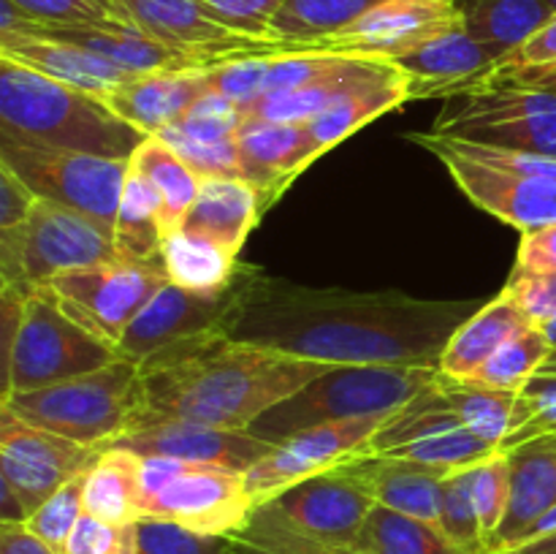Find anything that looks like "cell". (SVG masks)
Returning a JSON list of instances; mask_svg holds the SVG:
<instances>
[{
  "label": "cell",
  "instance_id": "48",
  "mask_svg": "<svg viewBox=\"0 0 556 554\" xmlns=\"http://www.w3.org/2000/svg\"><path fill=\"white\" fill-rule=\"evenodd\" d=\"M201 3L206 5L212 20L226 25L228 30L258 38V41H269L271 20L286 0H201Z\"/></svg>",
  "mask_w": 556,
  "mask_h": 554
},
{
  "label": "cell",
  "instance_id": "59",
  "mask_svg": "<svg viewBox=\"0 0 556 554\" xmlns=\"http://www.w3.org/2000/svg\"><path fill=\"white\" fill-rule=\"evenodd\" d=\"M546 3H548V9H552L554 14H556V0H546Z\"/></svg>",
  "mask_w": 556,
  "mask_h": 554
},
{
  "label": "cell",
  "instance_id": "46",
  "mask_svg": "<svg viewBox=\"0 0 556 554\" xmlns=\"http://www.w3.org/2000/svg\"><path fill=\"white\" fill-rule=\"evenodd\" d=\"M244 123V114L239 103L223 96L217 90H206L199 101L190 106L177 125L182 134L193 136V139H231L237 136L239 125Z\"/></svg>",
  "mask_w": 556,
  "mask_h": 554
},
{
  "label": "cell",
  "instance_id": "31",
  "mask_svg": "<svg viewBox=\"0 0 556 554\" xmlns=\"http://www.w3.org/2000/svg\"><path fill=\"white\" fill-rule=\"evenodd\" d=\"M161 255L168 280L199 293L226 291L248 269L231 250L182 228L163 239Z\"/></svg>",
  "mask_w": 556,
  "mask_h": 554
},
{
  "label": "cell",
  "instance_id": "4",
  "mask_svg": "<svg viewBox=\"0 0 556 554\" xmlns=\"http://www.w3.org/2000/svg\"><path fill=\"white\" fill-rule=\"evenodd\" d=\"M440 378V367H331L293 396L282 400L250 424L248 432L266 443H286L309 427L342 418L396 413Z\"/></svg>",
  "mask_w": 556,
  "mask_h": 554
},
{
  "label": "cell",
  "instance_id": "10",
  "mask_svg": "<svg viewBox=\"0 0 556 554\" xmlns=\"http://www.w3.org/2000/svg\"><path fill=\"white\" fill-rule=\"evenodd\" d=\"M168 282L161 264L109 261V264L68 269L49 282L65 313L101 340L117 345L136 315Z\"/></svg>",
  "mask_w": 556,
  "mask_h": 554
},
{
  "label": "cell",
  "instance_id": "47",
  "mask_svg": "<svg viewBox=\"0 0 556 554\" xmlns=\"http://www.w3.org/2000/svg\"><path fill=\"white\" fill-rule=\"evenodd\" d=\"M63 554H139V530L134 525H112L85 514L71 532Z\"/></svg>",
  "mask_w": 556,
  "mask_h": 554
},
{
  "label": "cell",
  "instance_id": "21",
  "mask_svg": "<svg viewBox=\"0 0 556 554\" xmlns=\"http://www.w3.org/2000/svg\"><path fill=\"white\" fill-rule=\"evenodd\" d=\"M391 65L407 76L410 98H451L492 79L500 58L459 25L391 60Z\"/></svg>",
  "mask_w": 556,
  "mask_h": 554
},
{
  "label": "cell",
  "instance_id": "56",
  "mask_svg": "<svg viewBox=\"0 0 556 554\" xmlns=\"http://www.w3.org/2000/svg\"><path fill=\"white\" fill-rule=\"evenodd\" d=\"M492 79H510L521 81V85L543 87V90L556 92V65H546V68H521V71H497Z\"/></svg>",
  "mask_w": 556,
  "mask_h": 554
},
{
  "label": "cell",
  "instance_id": "42",
  "mask_svg": "<svg viewBox=\"0 0 556 554\" xmlns=\"http://www.w3.org/2000/svg\"><path fill=\"white\" fill-rule=\"evenodd\" d=\"M472 500L489 552L497 554V538L510 508V462L505 451H494L472 467Z\"/></svg>",
  "mask_w": 556,
  "mask_h": 554
},
{
  "label": "cell",
  "instance_id": "53",
  "mask_svg": "<svg viewBox=\"0 0 556 554\" xmlns=\"http://www.w3.org/2000/svg\"><path fill=\"white\" fill-rule=\"evenodd\" d=\"M36 201L38 196L27 188L25 179L9 163L0 161V231L20 226L30 215Z\"/></svg>",
  "mask_w": 556,
  "mask_h": 554
},
{
  "label": "cell",
  "instance_id": "17",
  "mask_svg": "<svg viewBox=\"0 0 556 554\" xmlns=\"http://www.w3.org/2000/svg\"><path fill=\"white\" fill-rule=\"evenodd\" d=\"M459 25L456 0H386L337 36L309 43L304 52L351 54L391 63Z\"/></svg>",
  "mask_w": 556,
  "mask_h": 554
},
{
  "label": "cell",
  "instance_id": "26",
  "mask_svg": "<svg viewBox=\"0 0 556 554\" xmlns=\"http://www.w3.org/2000/svg\"><path fill=\"white\" fill-rule=\"evenodd\" d=\"M206 90H212L206 68L155 71L130 76L125 85L109 92L106 103L119 117L155 136L157 130L179 123Z\"/></svg>",
  "mask_w": 556,
  "mask_h": 554
},
{
  "label": "cell",
  "instance_id": "20",
  "mask_svg": "<svg viewBox=\"0 0 556 554\" xmlns=\"http://www.w3.org/2000/svg\"><path fill=\"white\" fill-rule=\"evenodd\" d=\"M288 521L315 538L353 549L375 498L362 478L353 476L345 465L318 473L313 478L293 483L275 500H269Z\"/></svg>",
  "mask_w": 556,
  "mask_h": 554
},
{
  "label": "cell",
  "instance_id": "41",
  "mask_svg": "<svg viewBox=\"0 0 556 554\" xmlns=\"http://www.w3.org/2000/svg\"><path fill=\"white\" fill-rule=\"evenodd\" d=\"M472 467H459L445 476L443 500H440V530L462 554H492L483 538L481 521H478L476 500H472Z\"/></svg>",
  "mask_w": 556,
  "mask_h": 554
},
{
  "label": "cell",
  "instance_id": "18",
  "mask_svg": "<svg viewBox=\"0 0 556 554\" xmlns=\"http://www.w3.org/2000/svg\"><path fill=\"white\" fill-rule=\"evenodd\" d=\"M112 9L117 20L130 22L155 41L193 54L206 65H217L239 54L277 52L275 43L239 36L212 20L201 0H112Z\"/></svg>",
  "mask_w": 556,
  "mask_h": 554
},
{
  "label": "cell",
  "instance_id": "54",
  "mask_svg": "<svg viewBox=\"0 0 556 554\" xmlns=\"http://www.w3.org/2000/svg\"><path fill=\"white\" fill-rule=\"evenodd\" d=\"M546 65H556V14L530 41L521 43L516 52L500 63L497 71H521V68H546ZM494 71V74H497Z\"/></svg>",
  "mask_w": 556,
  "mask_h": 554
},
{
  "label": "cell",
  "instance_id": "35",
  "mask_svg": "<svg viewBox=\"0 0 556 554\" xmlns=\"http://www.w3.org/2000/svg\"><path fill=\"white\" fill-rule=\"evenodd\" d=\"M410 101V81L405 74L394 76L389 81H380V85H369L364 90L351 92V96L340 98L337 103H331L326 112H320L313 123H307L309 134H313L315 147H318L320 155H326L329 150H334L340 141H345L348 136L356 134L358 128L369 125L372 119L383 117L391 109H400L402 103Z\"/></svg>",
  "mask_w": 556,
  "mask_h": 554
},
{
  "label": "cell",
  "instance_id": "2",
  "mask_svg": "<svg viewBox=\"0 0 556 554\" xmlns=\"http://www.w3.org/2000/svg\"><path fill=\"white\" fill-rule=\"evenodd\" d=\"M139 369L141 407L134 416L250 429L255 418L329 373L331 364L212 331L152 353Z\"/></svg>",
  "mask_w": 556,
  "mask_h": 554
},
{
  "label": "cell",
  "instance_id": "43",
  "mask_svg": "<svg viewBox=\"0 0 556 554\" xmlns=\"http://www.w3.org/2000/svg\"><path fill=\"white\" fill-rule=\"evenodd\" d=\"M157 139L172 147L199 179H244L237 136L231 139H193L177 125L157 130Z\"/></svg>",
  "mask_w": 556,
  "mask_h": 554
},
{
  "label": "cell",
  "instance_id": "1",
  "mask_svg": "<svg viewBox=\"0 0 556 554\" xmlns=\"http://www.w3.org/2000/svg\"><path fill=\"white\" fill-rule=\"evenodd\" d=\"M478 302L307 288L255 272L223 335L331 367H438Z\"/></svg>",
  "mask_w": 556,
  "mask_h": 554
},
{
  "label": "cell",
  "instance_id": "25",
  "mask_svg": "<svg viewBox=\"0 0 556 554\" xmlns=\"http://www.w3.org/2000/svg\"><path fill=\"white\" fill-rule=\"evenodd\" d=\"M510 462V508L497 538V554L519 546L532 527L556 508V435L525 440L505 451Z\"/></svg>",
  "mask_w": 556,
  "mask_h": 554
},
{
  "label": "cell",
  "instance_id": "45",
  "mask_svg": "<svg viewBox=\"0 0 556 554\" xmlns=\"http://www.w3.org/2000/svg\"><path fill=\"white\" fill-rule=\"evenodd\" d=\"M139 554H228L231 536H204L163 519H139Z\"/></svg>",
  "mask_w": 556,
  "mask_h": 554
},
{
  "label": "cell",
  "instance_id": "38",
  "mask_svg": "<svg viewBox=\"0 0 556 554\" xmlns=\"http://www.w3.org/2000/svg\"><path fill=\"white\" fill-rule=\"evenodd\" d=\"M130 166L136 172H141L147 177V182L157 190L163 204V234H174L182 228L185 215L193 206L195 196H199L201 179L190 172L188 163L172 150V147L163 144L157 136H150L144 144L139 147L134 158H130Z\"/></svg>",
  "mask_w": 556,
  "mask_h": 554
},
{
  "label": "cell",
  "instance_id": "23",
  "mask_svg": "<svg viewBox=\"0 0 556 554\" xmlns=\"http://www.w3.org/2000/svg\"><path fill=\"white\" fill-rule=\"evenodd\" d=\"M402 71L391 65L389 60H372V58H351L345 54L340 65L331 74L320 76V79L309 81V85L293 87V90H277L266 92V96L255 98L253 103L242 109L244 117L271 119V123H313L320 112L337 103L340 98L351 96V92L364 90L369 85H380Z\"/></svg>",
  "mask_w": 556,
  "mask_h": 554
},
{
  "label": "cell",
  "instance_id": "19",
  "mask_svg": "<svg viewBox=\"0 0 556 554\" xmlns=\"http://www.w3.org/2000/svg\"><path fill=\"white\" fill-rule=\"evenodd\" d=\"M106 449H125L139 456L161 454L185 462H210L244 473L264 459L275 443L255 438L248 429L212 427V424L182 421V418L134 416L128 432L112 440Z\"/></svg>",
  "mask_w": 556,
  "mask_h": 554
},
{
  "label": "cell",
  "instance_id": "49",
  "mask_svg": "<svg viewBox=\"0 0 556 554\" xmlns=\"http://www.w3.org/2000/svg\"><path fill=\"white\" fill-rule=\"evenodd\" d=\"M448 144L454 147L459 155L470 158V161L481 163V166L497 168V172H505V174H519V177H538V179H552V182H556V158L503 150V147L470 144V141H459V139H448Z\"/></svg>",
  "mask_w": 556,
  "mask_h": 554
},
{
  "label": "cell",
  "instance_id": "37",
  "mask_svg": "<svg viewBox=\"0 0 556 554\" xmlns=\"http://www.w3.org/2000/svg\"><path fill=\"white\" fill-rule=\"evenodd\" d=\"M358 554H462L440 525L375 503L353 543Z\"/></svg>",
  "mask_w": 556,
  "mask_h": 554
},
{
  "label": "cell",
  "instance_id": "33",
  "mask_svg": "<svg viewBox=\"0 0 556 554\" xmlns=\"http://www.w3.org/2000/svg\"><path fill=\"white\" fill-rule=\"evenodd\" d=\"M163 204L157 190L147 182L141 172L128 166L123 199L117 210V226H114V248L117 255L136 264H161L163 266Z\"/></svg>",
  "mask_w": 556,
  "mask_h": 554
},
{
  "label": "cell",
  "instance_id": "9",
  "mask_svg": "<svg viewBox=\"0 0 556 554\" xmlns=\"http://www.w3.org/2000/svg\"><path fill=\"white\" fill-rule=\"evenodd\" d=\"M0 161L9 163L38 199L54 201L90 217L114 239L130 161L22 144L5 136H0Z\"/></svg>",
  "mask_w": 556,
  "mask_h": 554
},
{
  "label": "cell",
  "instance_id": "57",
  "mask_svg": "<svg viewBox=\"0 0 556 554\" xmlns=\"http://www.w3.org/2000/svg\"><path fill=\"white\" fill-rule=\"evenodd\" d=\"M503 554H556V530L546 532L541 538H532V541L519 543V546L508 549Z\"/></svg>",
  "mask_w": 556,
  "mask_h": 554
},
{
  "label": "cell",
  "instance_id": "50",
  "mask_svg": "<svg viewBox=\"0 0 556 554\" xmlns=\"http://www.w3.org/2000/svg\"><path fill=\"white\" fill-rule=\"evenodd\" d=\"M41 25H106L117 20L109 0H11Z\"/></svg>",
  "mask_w": 556,
  "mask_h": 554
},
{
  "label": "cell",
  "instance_id": "13",
  "mask_svg": "<svg viewBox=\"0 0 556 554\" xmlns=\"http://www.w3.org/2000/svg\"><path fill=\"white\" fill-rule=\"evenodd\" d=\"M394 413L318 424V427L304 429V432L288 438L286 443L275 445L264 459H258L253 467L244 470V483H248L253 503H269L277 494L291 489L293 483L331 470L342 459L364 451L369 440L375 438V432Z\"/></svg>",
  "mask_w": 556,
  "mask_h": 554
},
{
  "label": "cell",
  "instance_id": "11",
  "mask_svg": "<svg viewBox=\"0 0 556 554\" xmlns=\"http://www.w3.org/2000/svg\"><path fill=\"white\" fill-rule=\"evenodd\" d=\"M364 451L369 454L402 456V459L424 462V465L459 470L489 459L494 454L492 443L481 440L465 427L454 413L451 402L440 391L438 380L424 389L416 400L394 413L375 432Z\"/></svg>",
  "mask_w": 556,
  "mask_h": 554
},
{
  "label": "cell",
  "instance_id": "16",
  "mask_svg": "<svg viewBox=\"0 0 556 554\" xmlns=\"http://www.w3.org/2000/svg\"><path fill=\"white\" fill-rule=\"evenodd\" d=\"M255 511L244 473L233 467L188 462L163 492L144 505L141 519H163L204 536H233Z\"/></svg>",
  "mask_w": 556,
  "mask_h": 554
},
{
  "label": "cell",
  "instance_id": "40",
  "mask_svg": "<svg viewBox=\"0 0 556 554\" xmlns=\"http://www.w3.org/2000/svg\"><path fill=\"white\" fill-rule=\"evenodd\" d=\"M552 351L554 348L546 331L541 326H527L525 331L510 337L505 345H500L470 380L492 386V389L521 391V386L538 373V367L552 356Z\"/></svg>",
  "mask_w": 556,
  "mask_h": 554
},
{
  "label": "cell",
  "instance_id": "3",
  "mask_svg": "<svg viewBox=\"0 0 556 554\" xmlns=\"http://www.w3.org/2000/svg\"><path fill=\"white\" fill-rule=\"evenodd\" d=\"M0 136L114 161H130L150 139L106 98L49 79L5 54H0Z\"/></svg>",
  "mask_w": 556,
  "mask_h": 554
},
{
  "label": "cell",
  "instance_id": "30",
  "mask_svg": "<svg viewBox=\"0 0 556 554\" xmlns=\"http://www.w3.org/2000/svg\"><path fill=\"white\" fill-rule=\"evenodd\" d=\"M462 27L503 63L554 16L546 0H456Z\"/></svg>",
  "mask_w": 556,
  "mask_h": 554
},
{
  "label": "cell",
  "instance_id": "44",
  "mask_svg": "<svg viewBox=\"0 0 556 554\" xmlns=\"http://www.w3.org/2000/svg\"><path fill=\"white\" fill-rule=\"evenodd\" d=\"M85 476H76L71 478L68 483H63V487H60L47 503L38 505L30 514V519L25 521V527L33 536L41 538L47 546H52L54 552L60 554H63L74 527L79 525V519L85 516V500H81V494H85Z\"/></svg>",
  "mask_w": 556,
  "mask_h": 554
},
{
  "label": "cell",
  "instance_id": "12",
  "mask_svg": "<svg viewBox=\"0 0 556 554\" xmlns=\"http://www.w3.org/2000/svg\"><path fill=\"white\" fill-rule=\"evenodd\" d=\"M103 451L38 429L0 405V478L20 494L27 514L71 478L85 476Z\"/></svg>",
  "mask_w": 556,
  "mask_h": 554
},
{
  "label": "cell",
  "instance_id": "7",
  "mask_svg": "<svg viewBox=\"0 0 556 554\" xmlns=\"http://www.w3.org/2000/svg\"><path fill=\"white\" fill-rule=\"evenodd\" d=\"M123 358L117 345L76 324L49 286L27 291L20 335L3 367L0 400L14 391H33L60 380L96 373Z\"/></svg>",
  "mask_w": 556,
  "mask_h": 554
},
{
  "label": "cell",
  "instance_id": "27",
  "mask_svg": "<svg viewBox=\"0 0 556 554\" xmlns=\"http://www.w3.org/2000/svg\"><path fill=\"white\" fill-rule=\"evenodd\" d=\"M0 54L38 71V74L49 76V79L79 87V90L87 92H96L101 98H106L109 92L125 85L130 76H136L123 71L119 65L109 63L101 54L87 52V49L74 47V43L49 41V38L38 36L0 38Z\"/></svg>",
  "mask_w": 556,
  "mask_h": 554
},
{
  "label": "cell",
  "instance_id": "22",
  "mask_svg": "<svg viewBox=\"0 0 556 554\" xmlns=\"http://www.w3.org/2000/svg\"><path fill=\"white\" fill-rule=\"evenodd\" d=\"M244 179L261 193L264 210L275 204L288 185L320 158L313 134L302 123H271L244 117L237 130Z\"/></svg>",
  "mask_w": 556,
  "mask_h": 554
},
{
  "label": "cell",
  "instance_id": "52",
  "mask_svg": "<svg viewBox=\"0 0 556 554\" xmlns=\"http://www.w3.org/2000/svg\"><path fill=\"white\" fill-rule=\"evenodd\" d=\"M556 272V223L541 231L521 234L514 275H548Z\"/></svg>",
  "mask_w": 556,
  "mask_h": 554
},
{
  "label": "cell",
  "instance_id": "36",
  "mask_svg": "<svg viewBox=\"0 0 556 554\" xmlns=\"http://www.w3.org/2000/svg\"><path fill=\"white\" fill-rule=\"evenodd\" d=\"M438 386L465 427L492 443L494 449H500L516 429L519 391L492 389L470 378H445L443 373H440Z\"/></svg>",
  "mask_w": 556,
  "mask_h": 554
},
{
  "label": "cell",
  "instance_id": "5",
  "mask_svg": "<svg viewBox=\"0 0 556 554\" xmlns=\"http://www.w3.org/2000/svg\"><path fill=\"white\" fill-rule=\"evenodd\" d=\"M0 405L33 427L103 451L128 432L134 413L141 407V369L130 358H117L79 378L14 391Z\"/></svg>",
  "mask_w": 556,
  "mask_h": 554
},
{
  "label": "cell",
  "instance_id": "55",
  "mask_svg": "<svg viewBox=\"0 0 556 554\" xmlns=\"http://www.w3.org/2000/svg\"><path fill=\"white\" fill-rule=\"evenodd\" d=\"M0 554H60L52 546L33 536L25 525L0 521Z\"/></svg>",
  "mask_w": 556,
  "mask_h": 554
},
{
  "label": "cell",
  "instance_id": "28",
  "mask_svg": "<svg viewBox=\"0 0 556 554\" xmlns=\"http://www.w3.org/2000/svg\"><path fill=\"white\" fill-rule=\"evenodd\" d=\"M261 215V193L248 179H201L199 196L182 221V231L212 239L239 255Z\"/></svg>",
  "mask_w": 556,
  "mask_h": 554
},
{
  "label": "cell",
  "instance_id": "32",
  "mask_svg": "<svg viewBox=\"0 0 556 554\" xmlns=\"http://www.w3.org/2000/svg\"><path fill=\"white\" fill-rule=\"evenodd\" d=\"M386 0H286L269 27L277 52H304L309 43L337 36Z\"/></svg>",
  "mask_w": 556,
  "mask_h": 554
},
{
  "label": "cell",
  "instance_id": "51",
  "mask_svg": "<svg viewBox=\"0 0 556 554\" xmlns=\"http://www.w3.org/2000/svg\"><path fill=\"white\" fill-rule=\"evenodd\" d=\"M508 297L530 318V324L548 326L556 318V272L548 275H510Z\"/></svg>",
  "mask_w": 556,
  "mask_h": 554
},
{
  "label": "cell",
  "instance_id": "58",
  "mask_svg": "<svg viewBox=\"0 0 556 554\" xmlns=\"http://www.w3.org/2000/svg\"><path fill=\"white\" fill-rule=\"evenodd\" d=\"M543 331H546L548 342H552V348L556 351V318H554L552 324H548V326H543Z\"/></svg>",
  "mask_w": 556,
  "mask_h": 554
},
{
  "label": "cell",
  "instance_id": "6",
  "mask_svg": "<svg viewBox=\"0 0 556 554\" xmlns=\"http://www.w3.org/2000/svg\"><path fill=\"white\" fill-rule=\"evenodd\" d=\"M429 134L556 158V92L510 79H486L445 98Z\"/></svg>",
  "mask_w": 556,
  "mask_h": 554
},
{
  "label": "cell",
  "instance_id": "39",
  "mask_svg": "<svg viewBox=\"0 0 556 554\" xmlns=\"http://www.w3.org/2000/svg\"><path fill=\"white\" fill-rule=\"evenodd\" d=\"M228 554H358L356 549L315 538L288 521L271 503L255 505L248 525L231 536Z\"/></svg>",
  "mask_w": 556,
  "mask_h": 554
},
{
  "label": "cell",
  "instance_id": "24",
  "mask_svg": "<svg viewBox=\"0 0 556 554\" xmlns=\"http://www.w3.org/2000/svg\"><path fill=\"white\" fill-rule=\"evenodd\" d=\"M340 465L362 478L375 503L440 525L443 481L451 473L445 467L424 465V462L402 459V456L369 454V451H358L342 459Z\"/></svg>",
  "mask_w": 556,
  "mask_h": 554
},
{
  "label": "cell",
  "instance_id": "60",
  "mask_svg": "<svg viewBox=\"0 0 556 554\" xmlns=\"http://www.w3.org/2000/svg\"><path fill=\"white\" fill-rule=\"evenodd\" d=\"M109 3H112V0H109Z\"/></svg>",
  "mask_w": 556,
  "mask_h": 554
},
{
  "label": "cell",
  "instance_id": "34",
  "mask_svg": "<svg viewBox=\"0 0 556 554\" xmlns=\"http://www.w3.org/2000/svg\"><path fill=\"white\" fill-rule=\"evenodd\" d=\"M85 514L112 525H134L141 519L139 454L106 449L85 476Z\"/></svg>",
  "mask_w": 556,
  "mask_h": 554
},
{
  "label": "cell",
  "instance_id": "29",
  "mask_svg": "<svg viewBox=\"0 0 556 554\" xmlns=\"http://www.w3.org/2000/svg\"><path fill=\"white\" fill-rule=\"evenodd\" d=\"M527 326L535 324H530V318L521 313L519 304L503 288V293L478 307L451 335L448 345L443 348V356H440V373L445 378H472L500 345H505L510 337L525 331Z\"/></svg>",
  "mask_w": 556,
  "mask_h": 554
},
{
  "label": "cell",
  "instance_id": "15",
  "mask_svg": "<svg viewBox=\"0 0 556 554\" xmlns=\"http://www.w3.org/2000/svg\"><path fill=\"white\" fill-rule=\"evenodd\" d=\"M407 139L440 158V163L448 168L454 182L472 204L505 221L508 226L519 228L521 234L541 231L556 223V182L552 179L519 177V174L481 166V163L459 155L443 136L410 134Z\"/></svg>",
  "mask_w": 556,
  "mask_h": 554
},
{
  "label": "cell",
  "instance_id": "8",
  "mask_svg": "<svg viewBox=\"0 0 556 554\" xmlns=\"http://www.w3.org/2000/svg\"><path fill=\"white\" fill-rule=\"evenodd\" d=\"M117 259L101 226L47 199H38L20 226L0 231V277L11 286H49L68 269Z\"/></svg>",
  "mask_w": 556,
  "mask_h": 554
},
{
  "label": "cell",
  "instance_id": "14",
  "mask_svg": "<svg viewBox=\"0 0 556 554\" xmlns=\"http://www.w3.org/2000/svg\"><path fill=\"white\" fill-rule=\"evenodd\" d=\"M255 272H258V266L248 264L244 275L231 288L217 293L188 291V288L168 280L155 293V299L136 315L134 324L125 329L123 340L117 342L123 358L139 364L152 353L174 345V342L223 331L242 304L244 288Z\"/></svg>",
  "mask_w": 556,
  "mask_h": 554
}]
</instances>
